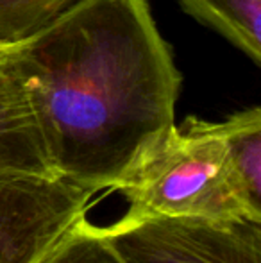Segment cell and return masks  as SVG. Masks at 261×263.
Masks as SVG:
<instances>
[{
  "mask_svg": "<svg viewBox=\"0 0 261 263\" xmlns=\"http://www.w3.org/2000/svg\"><path fill=\"white\" fill-rule=\"evenodd\" d=\"M231 158L254 197L261 199V109L238 111L222 122Z\"/></svg>",
  "mask_w": 261,
  "mask_h": 263,
  "instance_id": "obj_8",
  "label": "cell"
},
{
  "mask_svg": "<svg viewBox=\"0 0 261 263\" xmlns=\"http://www.w3.org/2000/svg\"><path fill=\"white\" fill-rule=\"evenodd\" d=\"M102 229L126 263H261V222L249 218H118Z\"/></svg>",
  "mask_w": 261,
  "mask_h": 263,
  "instance_id": "obj_3",
  "label": "cell"
},
{
  "mask_svg": "<svg viewBox=\"0 0 261 263\" xmlns=\"http://www.w3.org/2000/svg\"><path fill=\"white\" fill-rule=\"evenodd\" d=\"M34 263H126L104 229L79 217Z\"/></svg>",
  "mask_w": 261,
  "mask_h": 263,
  "instance_id": "obj_7",
  "label": "cell"
},
{
  "mask_svg": "<svg viewBox=\"0 0 261 263\" xmlns=\"http://www.w3.org/2000/svg\"><path fill=\"white\" fill-rule=\"evenodd\" d=\"M116 190L127 202L120 218L206 217L261 222V199L240 176L222 122L190 117Z\"/></svg>",
  "mask_w": 261,
  "mask_h": 263,
  "instance_id": "obj_2",
  "label": "cell"
},
{
  "mask_svg": "<svg viewBox=\"0 0 261 263\" xmlns=\"http://www.w3.org/2000/svg\"><path fill=\"white\" fill-rule=\"evenodd\" d=\"M97 194L65 179L0 172V263H34Z\"/></svg>",
  "mask_w": 261,
  "mask_h": 263,
  "instance_id": "obj_4",
  "label": "cell"
},
{
  "mask_svg": "<svg viewBox=\"0 0 261 263\" xmlns=\"http://www.w3.org/2000/svg\"><path fill=\"white\" fill-rule=\"evenodd\" d=\"M0 172L59 179L18 81L0 65Z\"/></svg>",
  "mask_w": 261,
  "mask_h": 263,
  "instance_id": "obj_5",
  "label": "cell"
},
{
  "mask_svg": "<svg viewBox=\"0 0 261 263\" xmlns=\"http://www.w3.org/2000/svg\"><path fill=\"white\" fill-rule=\"evenodd\" d=\"M179 4L186 13L259 63L261 0H179Z\"/></svg>",
  "mask_w": 261,
  "mask_h": 263,
  "instance_id": "obj_6",
  "label": "cell"
},
{
  "mask_svg": "<svg viewBox=\"0 0 261 263\" xmlns=\"http://www.w3.org/2000/svg\"><path fill=\"white\" fill-rule=\"evenodd\" d=\"M75 2L77 0H0V45L38 31Z\"/></svg>",
  "mask_w": 261,
  "mask_h": 263,
  "instance_id": "obj_9",
  "label": "cell"
},
{
  "mask_svg": "<svg viewBox=\"0 0 261 263\" xmlns=\"http://www.w3.org/2000/svg\"><path fill=\"white\" fill-rule=\"evenodd\" d=\"M59 179L116 190L175 125L179 73L147 0H77L0 45Z\"/></svg>",
  "mask_w": 261,
  "mask_h": 263,
  "instance_id": "obj_1",
  "label": "cell"
}]
</instances>
